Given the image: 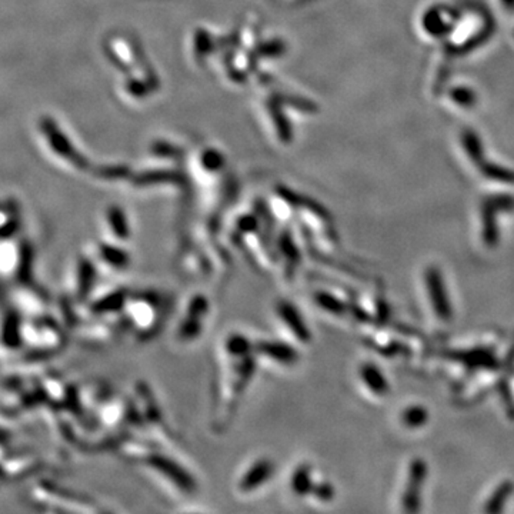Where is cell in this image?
I'll use <instances>...</instances> for the list:
<instances>
[{
    "mask_svg": "<svg viewBox=\"0 0 514 514\" xmlns=\"http://www.w3.org/2000/svg\"><path fill=\"white\" fill-rule=\"evenodd\" d=\"M426 287L428 300L432 303L433 311L441 322H450L453 318V307L449 298V293L444 286L441 273L437 268L432 266L426 270Z\"/></svg>",
    "mask_w": 514,
    "mask_h": 514,
    "instance_id": "6da1fadb",
    "label": "cell"
},
{
    "mask_svg": "<svg viewBox=\"0 0 514 514\" xmlns=\"http://www.w3.org/2000/svg\"><path fill=\"white\" fill-rule=\"evenodd\" d=\"M427 477V464L422 459H414L410 463L407 483L403 494V510L407 513H416L420 510V493Z\"/></svg>",
    "mask_w": 514,
    "mask_h": 514,
    "instance_id": "7a4b0ae2",
    "label": "cell"
},
{
    "mask_svg": "<svg viewBox=\"0 0 514 514\" xmlns=\"http://www.w3.org/2000/svg\"><path fill=\"white\" fill-rule=\"evenodd\" d=\"M209 303L203 296L193 297L189 306L185 320H181L179 327V337L181 340L196 339L202 331V318L207 316Z\"/></svg>",
    "mask_w": 514,
    "mask_h": 514,
    "instance_id": "3957f363",
    "label": "cell"
},
{
    "mask_svg": "<svg viewBox=\"0 0 514 514\" xmlns=\"http://www.w3.org/2000/svg\"><path fill=\"white\" fill-rule=\"evenodd\" d=\"M273 474V463L269 459L253 461L239 478V493H253L269 482Z\"/></svg>",
    "mask_w": 514,
    "mask_h": 514,
    "instance_id": "277c9868",
    "label": "cell"
},
{
    "mask_svg": "<svg viewBox=\"0 0 514 514\" xmlns=\"http://www.w3.org/2000/svg\"><path fill=\"white\" fill-rule=\"evenodd\" d=\"M276 313L280 323L289 330V333L293 337L302 343L310 342V331L307 330L302 316L293 305H290L289 302H280L276 307Z\"/></svg>",
    "mask_w": 514,
    "mask_h": 514,
    "instance_id": "5b68a950",
    "label": "cell"
},
{
    "mask_svg": "<svg viewBox=\"0 0 514 514\" xmlns=\"http://www.w3.org/2000/svg\"><path fill=\"white\" fill-rule=\"evenodd\" d=\"M40 129L44 133V136L47 138L49 144L52 146V149L56 153H59L60 156L66 159H69L70 162L76 164H81V162H79V156L73 151L72 144L68 142V139L64 138V135L57 129L56 123L51 118H43L40 120Z\"/></svg>",
    "mask_w": 514,
    "mask_h": 514,
    "instance_id": "8992f818",
    "label": "cell"
},
{
    "mask_svg": "<svg viewBox=\"0 0 514 514\" xmlns=\"http://www.w3.org/2000/svg\"><path fill=\"white\" fill-rule=\"evenodd\" d=\"M359 377L363 386L377 397L386 396L390 390L389 381L374 363H363L359 369Z\"/></svg>",
    "mask_w": 514,
    "mask_h": 514,
    "instance_id": "52a82bcc",
    "label": "cell"
},
{
    "mask_svg": "<svg viewBox=\"0 0 514 514\" xmlns=\"http://www.w3.org/2000/svg\"><path fill=\"white\" fill-rule=\"evenodd\" d=\"M257 352L270 361H274L277 364H286V366L296 363L297 360V355L290 346L274 342H260V344L257 346Z\"/></svg>",
    "mask_w": 514,
    "mask_h": 514,
    "instance_id": "ba28073f",
    "label": "cell"
},
{
    "mask_svg": "<svg viewBox=\"0 0 514 514\" xmlns=\"http://www.w3.org/2000/svg\"><path fill=\"white\" fill-rule=\"evenodd\" d=\"M314 485V476L310 464H300L294 469L290 476L292 493L298 497H306L310 494Z\"/></svg>",
    "mask_w": 514,
    "mask_h": 514,
    "instance_id": "9c48e42d",
    "label": "cell"
},
{
    "mask_svg": "<svg viewBox=\"0 0 514 514\" xmlns=\"http://www.w3.org/2000/svg\"><path fill=\"white\" fill-rule=\"evenodd\" d=\"M513 490H514V485L511 482H503L500 483L499 486H497L493 491V494L489 497V500L485 506V511L486 513H500L507 500L510 499V496L513 494Z\"/></svg>",
    "mask_w": 514,
    "mask_h": 514,
    "instance_id": "30bf717a",
    "label": "cell"
},
{
    "mask_svg": "<svg viewBox=\"0 0 514 514\" xmlns=\"http://www.w3.org/2000/svg\"><path fill=\"white\" fill-rule=\"evenodd\" d=\"M314 303L318 305L319 309L324 310L329 314H333V316H343L347 310L346 305L339 300L336 296L324 292H318L314 294Z\"/></svg>",
    "mask_w": 514,
    "mask_h": 514,
    "instance_id": "8fae6325",
    "label": "cell"
},
{
    "mask_svg": "<svg viewBox=\"0 0 514 514\" xmlns=\"http://www.w3.org/2000/svg\"><path fill=\"white\" fill-rule=\"evenodd\" d=\"M402 422L407 428H420L428 422V411L420 404H413L403 410Z\"/></svg>",
    "mask_w": 514,
    "mask_h": 514,
    "instance_id": "7c38bea8",
    "label": "cell"
},
{
    "mask_svg": "<svg viewBox=\"0 0 514 514\" xmlns=\"http://www.w3.org/2000/svg\"><path fill=\"white\" fill-rule=\"evenodd\" d=\"M99 255H101V259L109 264L110 268H114V269H123L126 268L129 264V257L125 252H119V250H113V248H109V247H102V250L99 252Z\"/></svg>",
    "mask_w": 514,
    "mask_h": 514,
    "instance_id": "4fadbf2b",
    "label": "cell"
},
{
    "mask_svg": "<svg viewBox=\"0 0 514 514\" xmlns=\"http://www.w3.org/2000/svg\"><path fill=\"white\" fill-rule=\"evenodd\" d=\"M309 496L314 497V499L322 502V503L330 502L335 496V487H333V485L329 483V482H320V483L314 482Z\"/></svg>",
    "mask_w": 514,
    "mask_h": 514,
    "instance_id": "5bb4252c",
    "label": "cell"
}]
</instances>
